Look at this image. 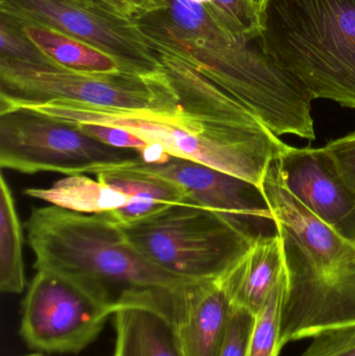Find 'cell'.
I'll use <instances>...</instances> for the list:
<instances>
[{
    "label": "cell",
    "mask_w": 355,
    "mask_h": 356,
    "mask_svg": "<svg viewBox=\"0 0 355 356\" xmlns=\"http://www.w3.org/2000/svg\"><path fill=\"white\" fill-rule=\"evenodd\" d=\"M151 48L172 52L226 92L274 135L316 139L314 97L251 42L217 22L196 0H166V8L135 17Z\"/></svg>",
    "instance_id": "cell-1"
},
{
    "label": "cell",
    "mask_w": 355,
    "mask_h": 356,
    "mask_svg": "<svg viewBox=\"0 0 355 356\" xmlns=\"http://www.w3.org/2000/svg\"><path fill=\"white\" fill-rule=\"evenodd\" d=\"M24 227L35 269L76 280L117 303L131 293L172 292L193 282L150 263L104 213L49 204L33 209Z\"/></svg>",
    "instance_id": "cell-2"
},
{
    "label": "cell",
    "mask_w": 355,
    "mask_h": 356,
    "mask_svg": "<svg viewBox=\"0 0 355 356\" xmlns=\"http://www.w3.org/2000/svg\"><path fill=\"white\" fill-rule=\"evenodd\" d=\"M258 47L314 97L355 110V0H269Z\"/></svg>",
    "instance_id": "cell-3"
},
{
    "label": "cell",
    "mask_w": 355,
    "mask_h": 356,
    "mask_svg": "<svg viewBox=\"0 0 355 356\" xmlns=\"http://www.w3.org/2000/svg\"><path fill=\"white\" fill-rule=\"evenodd\" d=\"M26 108L67 123L119 127L147 144L162 146L173 158L213 167L260 188L269 167L288 147L262 121L249 124L201 122L183 114L165 117L114 112L60 100Z\"/></svg>",
    "instance_id": "cell-4"
},
{
    "label": "cell",
    "mask_w": 355,
    "mask_h": 356,
    "mask_svg": "<svg viewBox=\"0 0 355 356\" xmlns=\"http://www.w3.org/2000/svg\"><path fill=\"white\" fill-rule=\"evenodd\" d=\"M58 100L114 112L165 117L183 113L163 71L85 73L0 56V112Z\"/></svg>",
    "instance_id": "cell-5"
},
{
    "label": "cell",
    "mask_w": 355,
    "mask_h": 356,
    "mask_svg": "<svg viewBox=\"0 0 355 356\" xmlns=\"http://www.w3.org/2000/svg\"><path fill=\"white\" fill-rule=\"evenodd\" d=\"M118 225L150 263L185 280H219L254 242L222 213L190 203Z\"/></svg>",
    "instance_id": "cell-6"
},
{
    "label": "cell",
    "mask_w": 355,
    "mask_h": 356,
    "mask_svg": "<svg viewBox=\"0 0 355 356\" xmlns=\"http://www.w3.org/2000/svg\"><path fill=\"white\" fill-rule=\"evenodd\" d=\"M143 162L139 152L113 147L76 124L33 108L0 112V166L22 175L56 172L74 177Z\"/></svg>",
    "instance_id": "cell-7"
},
{
    "label": "cell",
    "mask_w": 355,
    "mask_h": 356,
    "mask_svg": "<svg viewBox=\"0 0 355 356\" xmlns=\"http://www.w3.org/2000/svg\"><path fill=\"white\" fill-rule=\"evenodd\" d=\"M116 307L76 280L37 270L21 305L20 336L35 350L75 355L98 338Z\"/></svg>",
    "instance_id": "cell-8"
},
{
    "label": "cell",
    "mask_w": 355,
    "mask_h": 356,
    "mask_svg": "<svg viewBox=\"0 0 355 356\" xmlns=\"http://www.w3.org/2000/svg\"><path fill=\"white\" fill-rule=\"evenodd\" d=\"M0 12L45 25L120 60L135 74L160 72V64L135 18L98 0H1Z\"/></svg>",
    "instance_id": "cell-9"
},
{
    "label": "cell",
    "mask_w": 355,
    "mask_h": 356,
    "mask_svg": "<svg viewBox=\"0 0 355 356\" xmlns=\"http://www.w3.org/2000/svg\"><path fill=\"white\" fill-rule=\"evenodd\" d=\"M144 166L179 186L185 203L222 213L252 241L279 234L268 200L256 184L213 167L173 156L165 164L144 163Z\"/></svg>",
    "instance_id": "cell-10"
},
{
    "label": "cell",
    "mask_w": 355,
    "mask_h": 356,
    "mask_svg": "<svg viewBox=\"0 0 355 356\" xmlns=\"http://www.w3.org/2000/svg\"><path fill=\"white\" fill-rule=\"evenodd\" d=\"M276 164L291 194L342 238L355 244V193L325 148L288 145Z\"/></svg>",
    "instance_id": "cell-11"
},
{
    "label": "cell",
    "mask_w": 355,
    "mask_h": 356,
    "mask_svg": "<svg viewBox=\"0 0 355 356\" xmlns=\"http://www.w3.org/2000/svg\"><path fill=\"white\" fill-rule=\"evenodd\" d=\"M172 292L131 293L119 299L113 315L114 356H185L173 320Z\"/></svg>",
    "instance_id": "cell-12"
},
{
    "label": "cell",
    "mask_w": 355,
    "mask_h": 356,
    "mask_svg": "<svg viewBox=\"0 0 355 356\" xmlns=\"http://www.w3.org/2000/svg\"><path fill=\"white\" fill-rule=\"evenodd\" d=\"M173 320L185 356H219L233 303L218 280H193L171 294Z\"/></svg>",
    "instance_id": "cell-13"
},
{
    "label": "cell",
    "mask_w": 355,
    "mask_h": 356,
    "mask_svg": "<svg viewBox=\"0 0 355 356\" xmlns=\"http://www.w3.org/2000/svg\"><path fill=\"white\" fill-rule=\"evenodd\" d=\"M287 276L285 244L279 234L252 242L245 254L218 280L233 305L256 316Z\"/></svg>",
    "instance_id": "cell-14"
},
{
    "label": "cell",
    "mask_w": 355,
    "mask_h": 356,
    "mask_svg": "<svg viewBox=\"0 0 355 356\" xmlns=\"http://www.w3.org/2000/svg\"><path fill=\"white\" fill-rule=\"evenodd\" d=\"M96 178L131 197V201L125 207L104 213L116 224L135 221L166 205L185 203V195L179 186L150 172L144 166V162L135 166L98 173Z\"/></svg>",
    "instance_id": "cell-15"
},
{
    "label": "cell",
    "mask_w": 355,
    "mask_h": 356,
    "mask_svg": "<svg viewBox=\"0 0 355 356\" xmlns=\"http://www.w3.org/2000/svg\"><path fill=\"white\" fill-rule=\"evenodd\" d=\"M6 15L58 66L85 73L129 72L120 60L104 50L98 49L85 42L54 31L45 25L27 22L12 15Z\"/></svg>",
    "instance_id": "cell-16"
},
{
    "label": "cell",
    "mask_w": 355,
    "mask_h": 356,
    "mask_svg": "<svg viewBox=\"0 0 355 356\" xmlns=\"http://www.w3.org/2000/svg\"><path fill=\"white\" fill-rule=\"evenodd\" d=\"M24 194L51 205L81 213H108L129 204L131 197L96 179L74 175L46 188H26Z\"/></svg>",
    "instance_id": "cell-17"
},
{
    "label": "cell",
    "mask_w": 355,
    "mask_h": 356,
    "mask_svg": "<svg viewBox=\"0 0 355 356\" xmlns=\"http://www.w3.org/2000/svg\"><path fill=\"white\" fill-rule=\"evenodd\" d=\"M22 227L12 191L3 175L0 177V290L6 294L24 291Z\"/></svg>",
    "instance_id": "cell-18"
},
{
    "label": "cell",
    "mask_w": 355,
    "mask_h": 356,
    "mask_svg": "<svg viewBox=\"0 0 355 356\" xmlns=\"http://www.w3.org/2000/svg\"><path fill=\"white\" fill-rule=\"evenodd\" d=\"M289 276L269 295L254 318L247 356H279L281 353V315Z\"/></svg>",
    "instance_id": "cell-19"
},
{
    "label": "cell",
    "mask_w": 355,
    "mask_h": 356,
    "mask_svg": "<svg viewBox=\"0 0 355 356\" xmlns=\"http://www.w3.org/2000/svg\"><path fill=\"white\" fill-rule=\"evenodd\" d=\"M225 29L242 39L256 41L263 31L260 13L250 0H196Z\"/></svg>",
    "instance_id": "cell-20"
},
{
    "label": "cell",
    "mask_w": 355,
    "mask_h": 356,
    "mask_svg": "<svg viewBox=\"0 0 355 356\" xmlns=\"http://www.w3.org/2000/svg\"><path fill=\"white\" fill-rule=\"evenodd\" d=\"M0 56L37 66L60 67L45 56L4 13H0Z\"/></svg>",
    "instance_id": "cell-21"
},
{
    "label": "cell",
    "mask_w": 355,
    "mask_h": 356,
    "mask_svg": "<svg viewBox=\"0 0 355 356\" xmlns=\"http://www.w3.org/2000/svg\"><path fill=\"white\" fill-rule=\"evenodd\" d=\"M302 356H355V324L313 337V342Z\"/></svg>",
    "instance_id": "cell-22"
},
{
    "label": "cell",
    "mask_w": 355,
    "mask_h": 356,
    "mask_svg": "<svg viewBox=\"0 0 355 356\" xmlns=\"http://www.w3.org/2000/svg\"><path fill=\"white\" fill-rule=\"evenodd\" d=\"M254 318L246 309L233 305L229 330L219 356H247Z\"/></svg>",
    "instance_id": "cell-23"
},
{
    "label": "cell",
    "mask_w": 355,
    "mask_h": 356,
    "mask_svg": "<svg viewBox=\"0 0 355 356\" xmlns=\"http://www.w3.org/2000/svg\"><path fill=\"white\" fill-rule=\"evenodd\" d=\"M76 125L83 133L113 147L133 149L140 154L148 145L145 141L133 134L112 125L98 124V123H76Z\"/></svg>",
    "instance_id": "cell-24"
},
{
    "label": "cell",
    "mask_w": 355,
    "mask_h": 356,
    "mask_svg": "<svg viewBox=\"0 0 355 356\" xmlns=\"http://www.w3.org/2000/svg\"><path fill=\"white\" fill-rule=\"evenodd\" d=\"M324 148L355 193V133L331 141Z\"/></svg>",
    "instance_id": "cell-25"
},
{
    "label": "cell",
    "mask_w": 355,
    "mask_h": 356,
    "mask_svg": "<svg viewBox=\"0 0 355 356\" xmlns=\"http://www.w3.org/2000/svg\"><path fill=\"white\" fill-rule=\"evenodd\" d=\"M127 1L135 10V17L151 14L166 8V0H127Z\"/></svg>",
    "instance_id": "cell-26"
},
{
    "label": "cell",
    "mask_w": 355,
    "mask_h": 356,
    "mask_svg": "<svg viewBox=\"0 0 355 356\" xmlns=\"http://www.w3.org/2000/svg\"><path fill=\"white\" fill-rule=\"evenodd\" d=\"M98 1L102 2L108 8H112L118 14L123 15V16L129 17V18H135V10L127 0H98Z\"/></svg>",
    "instance_id": "cell-27"
},
{
    "label": "cell",
    "mask_w": 355,
    "mask_h": 356,
    "mask_svg": "<svg viewBox=\"0 0 355 356\" xmlns=\"http://www.w3.org/2000/svg\"><path fill=\"white\" fill-rule=\"evenodd\" d=\"M250 1H251L252 4L256 6V10H258V12L260 13L261 16H262L269 0H250Z\"/></svg>",
    "instance_id": "cell-28"
},
{
    "label": "cell",
    "mask_w": 355,
    "mask_h": 356,
    "mask_svg": "<svg viewBox=\"0 0 355 356\" xmlns=\"http://www.w3.org/2000/svg\"><path fill=\"white\" fill-rule=\"evenodd\" d=\"M27 356H43V355H27Z\"/></svg>",
    "instance_id": "cell-29"
}]
</instances>
